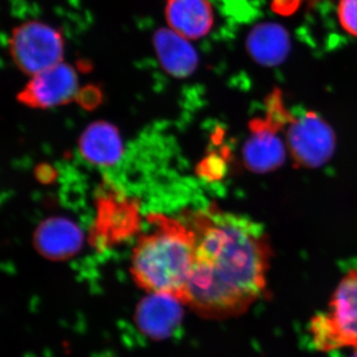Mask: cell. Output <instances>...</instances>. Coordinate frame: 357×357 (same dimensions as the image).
Here are the masks:
<instances>
[{
  "label": "cell",
  "mask_w": 357,
  "mask_h": 357,
  "mask_svg": "<svg viewBox=\"0 0 357 357\" xmlns=\"http://www.w3.org/2000/svg\"><path fill=\"white\" fill-rule=\"evenodd\" d=\"M194 268L184 303L204 318L241 316L266 288L271 248L261 227L215 208L192 215Z\"/></svg>",
  "instance_id": "obj_1"
},
{
  "label": "cell",
  "mask_w": 357,
  "mask_h": 357,
  "mask_svg": "<svg viewBox=\"0 0 357 357\" xmlns=\"http://www.w3.org/2000/svg\"><path fill=\"white\" fill-rule=\"evenodd\" d=\"M153 230L134 248L131 271L136 283L150 294H165L184 302L194 268L196 236L190 225L152 215Z\"/></svg>",
  "instance_id": "obj_2"
},
{
  "label": "cell",
  "mask_w": 357,
  "mask_h": 357,
  "mask_svg": "<svg viewBox=\"0 0 357 357\" xmlns=\"http://www.w3.org/2000/svg\"><path fill=\"white\" fill-rule=\"evenodd\" d=\"M310 335L319 351L357 349V270H349L342 277L328 310L312 318Z\"/></svg>",
  "instance_id": "obj_3"
},
{
  "label": "cell",
  "mask_w": 357,
  "mask_h": 357,
  "mask_svg": "<svg viewBox=\"0 0 357 357\" xmlns=\"http://www.w3.org/2000/svg\"><path fill=\"white\" fill-rule=\"evenodd\" d=\"M267 103L265 117L250 122V136L243 147L244 163L257 174L272 172L283 165L286 149L279 132L293 117L279 91L270 96Z\"/></svg>",
  "instance_id": "obj_4"
},
{
  "label": "cell",
  "mask_w": 357,
  "mask_h": 357,
  "mask_svg": "<svg viewBox=\"0 0 357 357\" xmlns=\"http://www.w3.org/2000/svg\"><path fill=\"white\" fill-rule=\"evenodd\" d=\"M8 47L18 69L31 77L62 63L65 53L62 33L37 20L16 26L9 37Z\"/></svg>",
  "instance_id": "obj_5"
},
{
  "label": "cell",
  "mask_w": 357,
  "mask_h": 357,
  "mask_svg": "<svg viewBox=\"0 0 357 357\" xmlns=\"http://www.w3.org/2000/svg\"><path fill=\"white\" fill-rule=\"evenodd\" d=\"M286 141L294 161L306 168L323 166L335 151L333 128L316 112L293 115L286 131Z\"/></svg>",
  "instance_id": "obj_6"
},
{
  "label": "cell",
  "mask_w": 357,
  "mask_h": 357,
  "mask_svg": "<svg viewBox=\"0 0 357 357\" xmlns=\"http://www.w3.org/2000/svg\"><path fill=\"white\" fill-rule=\"evenodd\" d=\"M79 79L74 68L67 63L53 66L32 76L18 96V100L37 109H48L69 102L76 96Z\"/></svg>",
  "instance_id": "obj_7"
},
{
  "label": "cell",
  "mask_w": 357,
  "mask_h": 357,
  "mask_svg": "<svg viewBox=\"0 0 357 357\" xmlns=\"http://www.w3.org/2000/svg\"><path fill=\"white\" fill-rule=\"evenodd\" d=\"M167 25L184 38H204L213 29L215 13L208 0H167Z\"/></svg>",
  "instance_id": "obj_8"
},
{
  "label": "cell",
  "mask_w": 357,
  "mask_h": 357,
  "mask_svg": "<svg viewBox=\"0 0 357 357\" xmlns=\"http://www.w3.org/2000/svg\"><path fill=\"white\" fill-rule=\"evenodd\" d=\"M83 239V232L76 223L64 218H51L35 231L34 245L48 259L64 260L79 252Z\"/></svg>",
  "instance_id": "obj_9"
},
{
  "label": "cell",
  "mask_w": 357,
  "mask_h": 357,
  "mask_svg": "<svg viewBox=\"0 0 357 357\" xmlns=\"http://www.w3.org/2000/svg\"><path fill=\"white\" fill-rule=\"evenodd\" d=\"M154 50L161 67L171 76H191L199 65V55L190 40L169 27L157 29L152 37Z\"/></svg>",
  "instance_id": "obj_10"
},
{
  "label": "cell",
  "mask_w": 357,
  "mask_h": 357,
  "mask_svg": "<svg viewBox=\"0 0 357 357\" xmlns=\"http://www.w3.org/2000/svg\"><path fill=\"white\" fill-rule=\"evenodd\" d=\"M182 301L165 294H151L138 307V326L149 337H168L180 323Z\"/></svg>",
  "instance_id": "obj_11"
},
{
  "label": "cell",
  "mask_w": 357,
  "mask_h": 357,
  "mask_svg": "<svg viewBox=\"0 0 357 357\" xmlns=\"http://www.w3.org/2000/svg\"><path fill=\"white\" fill-rule=\"evenodd\" d=\"M246 49L257 64L274 67L286 60L291 49L290 37L285 28L276 23L255 26L248 38Z\"/></svg>",
  "instance_id": "obj_12"
},
{
  "label": "cell",
  "mask_w": 357,
  "mask_h": 357,
  "mask_svg": "<svg viewBox=\"0 0 357 357\" xmlns=\"http://www.w3.org/2000/svg\"><path fill=\"white\" fill-rule=\"evenodd\" d=\"M79 150L86 160L96 165L109 166L119 161L122 143L119 131L107 122L91 124L79 139Z\"/></svg>",
  "instance_id": "obj_13"
},
{
  "label": "cell",
  "mask_w": 357,
  "mask_h": 357,
  "mask_svg": "<svg viewBox=\"0 0 357 357\" xmlns=\"http://www.w3.org/2000/svg\"><path fill=\"white\" fill-rule=\"evenodd\" d=\"M337 16L345 31L357 37V0H340Z\"/></svg>",
  "instance_id": "obj_14"
},
{
  "label": "cell",
  "mask_w": 357,
  "mask_h": 357,
  "mask_svg": "<svg viewBox=\"0 0 357 357\" xmlns=\"http://www.w3.org/2000/svg\"><path fill=\"white\" fill-rule=\"evenodd\" d=\"M305 1L306 0H272L271 8L280 15H292Z\"/></svg>",
  "instance_id": "obj_15"
},
{
  "label": "cell",
  "mask_w": 357,
  "mask_h": 357,
  "mask_svg": "<svg viewBox=\"0 0 357 357\" xmlns=\"http://www.w3.org/2000/svg\"><path fill=\"white\" fill-rule=\"evenodd\" d=\"M351 357H357V349H356V351H354V356H352Z\"/></svg>",
  "instance_id": "obj_16"
}]
</instances>
